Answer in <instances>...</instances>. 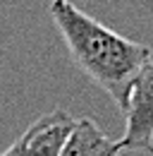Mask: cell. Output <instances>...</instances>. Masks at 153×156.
<instances>
[{
    "mask_svg": "<svg viewBox=\"0 0 153 156\" xmlns=\"http://www.w3.org/2000/svg\"><path fill=\"white\" fill-rule=\"evenodd\" d=\"M124 135L120 139L124 149L153 151V60H148L134 77L127 106H124Z\"/></svg>",
    "mask_w": 153,
    "mask_h": 156,
    "instance_id": "2",
    "label": "cell"
},
{
    "mask_svg": "<svg viewBox=\"0 0 153 156\" xmlns=\"http://www.w3.org/2000/svg\"><path fill=\"white\" fill-rule=\"evenodd\" d=\"M48 15L72 62L124 111L134 77L151 60V48L108 29L72 0H50Z\"/></svg>",
    "mask_w": 153,
    "mask_h": 156,
    "instance_id": "1",
    "label": "cell"
},
{
    "mask_svg": "<svg viewBox=\"0 0 153 156\" xmlns=\"http://www.w3.org/2000/svg\"><path fill=\"white\" fill-rule=\"evenodd\" d=\"M74 125L76 118L57 108L48 115L38 118L36 122H31L22 132V137L0 156H60Z\"/></svg>",
    "mask_w": 153,
    "mask_h": 156,
    "instance_id": "3",
    "label": "cell"
},
{
    "mask_svg": "<svg viewBox=\"0 0 153 156\" xmlns=\"http://www.w3.org/2000/svg\"><path fill=\"white\" fill-rule=\"evenodd\" d=\"M120 139H110L91 118L76 120L60 156H120Z\"/></svg>",
    "mask_w": 153,
    "mask_h": 156,
    "instance_id": "4",
    "label": "cell"
}]
</instances>
